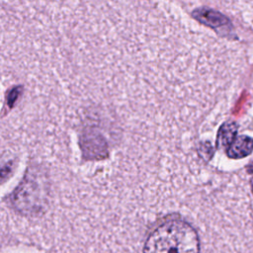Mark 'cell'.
Returning a JSON list of instances; mask_svg holds the SVG:
<instances>
[{
    "label": "cell",
    "mask_w": 253,
    "mask_h": 253,
    "mask_svg": "<svg viewBox=\"0 0 253 253\" xmlns=\"http://www.w3.org/2000/svg\"><path fill=\"white\" fill-rule=\"evenodd\" d=\"M200 241L195 228L186 221L172 219L159 224L148 235L143 253H199Z\"/></svg>",
    "instance_id": "6da1fadb"
},
{
    "label": "cell",
    "mask_w": 253,
    "mask_h": 253,
    "mask_svg": "<svg viewBox=\"0 0 253 253\" xmlns=\"http://www.w3.org/2000/svg\"><path fill=\"white\" fill-rule=\"evenodd\" d=\"M253 151V138L245 135H241L235 138V140L226 148V154L229 158L240 159L248 156Z\"/></svg>",
    "instance_id": "7a4b0ae2"
},
{
    "label": "cell",
    "mask_w": 253,
    "mask_h": 253,
    "mask_svg": "<svg viewBox=\"0 0 253 253\" xmlns=\"http://www.w3.org/2000/svg\"><path fill=\"white\" fill-rule=\"evenodd\" d=\"M237 135V126L235 123H224L216 136V144L218 147H228L236 138Z\"/></svg>",
    "instance_id": "3957f363"
},
{
    "label": "cell",
    "mask_w": 253,
    "mask_h": 253,
    "mask_svg": "<svg viewBox=\"0 0 253 253\" xmlns=\"http://www.w3.org/2000/svg\"><path fill=\"white\" fill-rule=\"evenodd\" d=\"M197 18H199L200 21H203L206 24H209V25H211V26L222 25L226 22L220 15H218L216 13H213V12H210V11L199 13L197 15Z\"/></svg>",
    "instance_id": "277c9868"
},
{
    "label": "cell",
    "mask_w": 253,
    "mask_h": 253,
    "mask_svg": "<svg viewBox=\"0 0 253 253\" xmlns=\"http://www.w3.org/2000/svg\"><path fill=\"white\" fill-rule=\"evenodd\" d=\"M12 172V167H11V163L5 164L3 166L0 167V183L5 181L11 174Z\"/></svg>",
    "instance_id": "5b68a950"
},
{
    "label": "cell",
    "mask_w": 253,
    "mask_h": 253,
    "mask_svg": "<svg viewBox=\"0 0 253 253\" xmlns=\"http://www.w3.org/2000/svg\"><path fill=\"white\" fill-rule=\"evenodd\" d=\"M252 189H253V179H252Z\"/></svg>",
    "instance_id": "8992f818"
}]
</instances>
